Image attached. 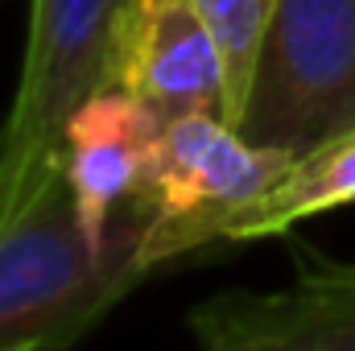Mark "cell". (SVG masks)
<instances>
[{
	"label": "cell",
	"mask_w": 355,
	"mask_h": 351,
	"mask_svg": "<svg viewBox=\"0 0 355 351\" xmlns=\"http://www.w3.org/2000/svg\"><path fill=\"white\" fill-rule=\"evenodd\" d=\"M149 273L145 223L132 207H124L116 236L95 244L67 174L37 198H0V351L79 343Z\"/></svg>",
	"instance_id": "1"
},
{
	"label": "cell",
	"mask_w": 355,
	"mask_h": 351,
	"mask_svg": "<svg viewBox=\"0 0 355 351\" xmlns=\"http://www.w3.org/2000/svg\"><path fill=\"white\" fill-rule=\"evenodd\" d=\"M128 0H33L25 67L0 128V198L25 203L62 178L71 116L112 83Z\"/></svg>",
	"instance_id": "2"
},
{
	"label": "cell",
	"mask_w": 355,
	"mask_h": 351,
	"mask_svg": "<svg viewBox=\"0 0 355 351\" xmlns=\"http://www.w3.org/2000/svg\"><path fill=\"white\" fill-rule=\"evenodd\" d=\"M289 153L252 145L223 116H178L162 124L149 170L128 203L145 223V261L166 264L227 240L236 215L261 198Z\"/></svg>",
	"instance_id": "3"
},
{
	"label": "cell",
	"mask_w": 355,
	"mask_h": 351,
	"mask_svg": "<svg viewBox=\"0 0 355 351\" xmlns=\"http://www.w3.org/2000/svg\"><path fill=\"white\" fill-rule=\"evenodd\" d=\"M236 128L281 153L355 128V0H277Z\"/></svg>",
	"instance_id": "4"
},
{
	"label": "cell",
	"mask_w": 355,
	"mask_h": 351,
	"mask_svg": "<svg viewBox=\"0 0 355 351\" xmlns=\"http://www.w3.org/2000/svg\"><path fill=\"white\" fill-rule=\"evenodd\" d=\"M137 95L162 124L178 116H227V67L198 0H128L112 83Z\"/></svg>",
	"instance_id": "5"
},
{
	"label": "cell",
	"mask_w": 355,
	"mask_h": 351,
	"mask_svg": "<svg viewBox=\"0 0 355 351\" xmlns=\"http://www.w3.org/2000/svg\"><path fill=\"white\" fill-rule=\"evenodd\" d=\"M202 351H355V264L302 268L289 289H223L190 310Z\"/></svg>",
	"instance_id": "6"
},
{
	"label": "cell",
	"mask_w": 355,
	"mask_h": 351,
	"mask_svg": "<svg viewBox=\"0 0 355 351\" xmlns=\"http://www.w3.org/2000/svg\"><path fill=\"white\" fill-rule=\"evenodd\" d=\"M162 120L128 91L103 87L71 116L62 137V174L75 211L95 244H107L124 207L149 170Z\"/></svg>",
	"instance_id": "7"
},
{
	"label": "cell",
	"mask_w": 355,
	"mask_h": 351,
	"mask_svg": "<svg viewBox=\"0 0 355 351\" xmlns=\"http://www.w3.org/2000/svg\"><path fill=\"white\" fill-rule=\"evenodd\" d=\"M355 203V128L335 132L302 153H289V162L281 166V174L272 178L261 198H252L227 240H265L281 236L293 223L335 211V207H352Z\"/></svg>",
	"instance_id": "8"
},
{
	"label": "cell",
	"mask_w": 355,
	"mask_h": 351,
	"mask_svg": "<svg viewBox=\"0 0 355 351\" xmlns=\"http://www.w3.org/2000/svg\"><path fill=\"white\" fill-rule=\"evenodd\" d=\"M198 4H202V17L219 42L223 67H227V116L236 124L244 112L248 87H252L257 54H261L277 0H198Z\"/></svg>",
	"instance_id": "9"
}]
</instances>
